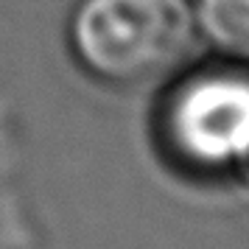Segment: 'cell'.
Instances as JSON below:
<instances>
[{
	"instance_id": "cell-1",
	"label": "cell",
	"mask_w": 249,
	"mask_h": 249,
	"mask_svg": "<svg viewBox=\"0 0 249 249\" xmlns=\"http://www.w3.org/2000/svg\"><path fill=\"white\" fill-rule=\"evenodd\" d=\"M196 39L191 0H79L70 53L101 84L135 90L171 76Z\"/></svg>"
},
{
	"instance_id": "cell-2",
	"label": "cell",
	"mask_w": 249,
	"mask_h": 249,
	"mask_svg": "<svg viewBox=\"0 0 249 249\" xmlns=\"http://www.w3.org/2000/svg\"><path fill=\"white\" fill-rule=\"evenodd\" d=\"M154 132L171 165L188 174H230L249 148V62L221 56L171 81Z\"/></svg>"
},
{
	"instance_id": "cell-3",
	"label": "cell",
	"mask_w": 249,
	"mask_h": 249,
	"mask_svg": "<svg viewBox=\"0 0 249 249\" xmlns=\"http://www.w3.org/2000/svg\"><path fill=\"white\" fill-rule=\"evenodd\" d=\"M193 20L221 56L249 62V0H193Z\"/></svg>"
},
{
	"instance_id": "cell-4",
	"label": "cell",
	"mask_w": 249,
	"mask_h": 249,
	"mask_svg": "<svg viewBox=\"0 0 249 249\" xmlns=\"http://www.w3.org/2000/svg\"><path fill=\"white\" fill-rule=\"evenodd\" d=\"M232 177H235V182H238V188L249 196V148L241 154V160H238L235 165H232V171H230Z\"/></svg>"
}]
</instances>
